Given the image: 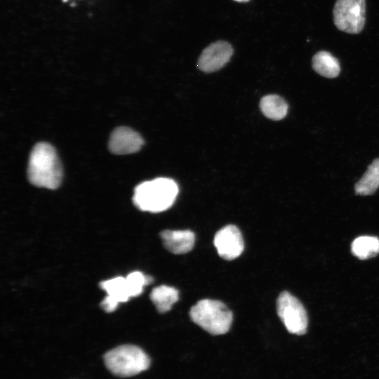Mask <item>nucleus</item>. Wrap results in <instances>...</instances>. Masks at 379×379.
<instances>
[{"instance_id":"obj_1","label":"nucleus","mask_w":379,"mask_h":379,"mask_svg":"<svg viewBox=\"0 0 379 379\" xmlns=\"http://www.w3.org/2000/svg\"><path fill=\"white\" fill-rule=\"evenodd\" d=\"M27 177L39 187L55 189L62 178V170L54 147L47 142L36 144L29 154Z\"/></svg>"},{"instance_id":"obj_10","label":"nucleus","mask_w":379,"mask_h":379,"mask_svg":"<svg viewBox=\"0 0 379 379\" xmlns=\"http://www.w3.org/2000/svg\"><path fill=\"white\" fill-rule=\"evenodd\" d=\"M160 237L165 248L174 254H184L190 251L195 241L194 234L188 230H166L161 232Z\"/></svg>"},{"instance_id":"obj_5","label":"nucleus","mask_w":379,"mask_h":379,"mask_svg":"<svg viewBox=\"0 0 379 379\" xmlns=\"http://www.w3.org/2000/svg\"><path fill=\"white\" fill-rule=\"evenodd\" d=\"M333 20L336 28L342 32L351 34L360 33L366 22V1L336 0Z\"/></svg>"},{"instance_id":"obj_4","label":"nucleus","mask_w":379,"mask_h":379,"mask_svg":"<svg viewBox=\"0 0 379 379\" xmlns=\"http://www.w3.org/2000/svg\"><path fill=\"white\" fill-rule=\"evenodd\" d=\"M192 321L212 335L227 333L233 315L229 308L216 300L204 299L197 302L190 311Z\"/></svg>"},{"instance_id":"obj_17","label":"nucleus","mask_w":379,"mask_h":379,"mask_svg":"<svg viewBox=\"0 0 379 379\" xmlns=\"http://www.w3.org/2000/svg\"><path fill=\"white\" fill-rule=\"evenodd\" d=\"M126 279L131 298L140 295L144 286L152 281V277L146 276L138 271L130 273L127 275Z\"/></svg>"},{"instance_id":"obj_11","label":"nucleus","mask_w":379,"mask_h":379,"mask_svg":"<svg viewBox=\"0 0 379 379\" xmlns=\"http://www.w3.org/2000/svg\"><path fill=\"white\" fill-rule=\"evenodd\" d=\"M312 67L317 74L329 79L337 77L340 72L338 60L326 51H318L313 55Z\"/></svg>"},{"instance_id":"obj_9","label":"nucleus","mask_w":379,"mask_h":379,"mask_svg":"<svg viewBox=\"0 0 379 379\" xmlns=\"http://www.w3.org/2000/svg\"><path fill=\"white\" fill-rule=\"evenodd\" d=\"M143 144L138 133L128 127H119L110 135L109 149L115 154H128L139 151Z\"/></svg>"},{"instance_id":"obj_16","label":"nucleus","mask_w":379,"mask_h":379,"mask_svg":"<svg viewBox=\"0 0 379 379\" xmlns=\"http://www.w3.org/2000/svg\"><path fill=\"white\" fill-rule=\"evenodd\" d=\"M100 287L107 296L119 303L126 302L131 298L126 277H117L105 280L100 283Z\"/></svg>"},{"instance_id":"obj_19","label":"nucleus","mask_w":379,"mask_h":379,"mask_svg":"<svg viewBox=\"0 0 379 379\" xmlns=\"http://www.w3.org/2000/svg\"><path fill=\"white\" fill-rule=\"evenodd\" d=\"M234 1H236L238 2H246V1H248V0H234Z\"/></svg>"},{"instance_id":"obj_8","label":"nucleus","mask_w":379,"mask_h":379,"mask_svg":"<svg viewBox=\"0 0 379 379\" xmlns=\"http://www.w3.org/2000/svg\"><path fill=\"white\" fill-rule=\"evenodd\" d=\"M233 53L232 46L223 41L211 44L200 55L198 68L204 72H213L221 69L230 60Z\"/></svg>"},{"instance_id":"obj_6","label":"nucleus","mask_w":379,"mask_h":379,"mask_svg":"<svg viewBox=\"0 0 379 379\" xmlns=\"http://www.w3.org/2000/svg\"><path fill=\"white\" fill-rule=\"evenodd\" d=\"M277 312L291 333L303 335L307 331L308 318L300 301L288 291L281 292L277 300Z\"/></svg>"},{"instance_id":"obj_13","label":"nucleus","mask_w":379,"mask_h":379,"mask_svg":"<svg viewBox=\"0 0 379 379\" xmlns=\"http://www.w3.org/2000/svg\"><path fill=\"white\" fill-rule=\"evenodd\" d=\"M379 187V158L368 166L363 177L355 184L354 190L359 195H371Z\"/></svg>"},{"instance_id":"obj_15","label":"nucleus","mask_w":379,"mask_h":379,"mask_svg":"<svg viewBox=\"0 0 379 379\" xmlns=\"http://www.w3.org/2000/svg\"><path fill=\"white\" fill-rule=\"evenodd\" d=\"M352 254L361 260L375 256L379 253V239L373 236H361L351 244Z\"/></svg>"},{"instance_id":"obj_3","label":"nucleus","mask_w":379,"mask_h":379,"mask_svg":"<svg viewBox=\"0 0 379 379\" xmlns=\"http://www.w3.org/2000/svg\"><path fill=\"white\" fill-rule=\"evenodd\" d=\"M104 362L112 373L122 378L139 374L150 364L147 354L133 345H122L112 349L105 354Z\"/></svg>"},{"instance_id":"obj_18","label":"nucleus","mask_w":379,"mask_h":379,"mask_svg":"<svg viewBox=\"0 0 379 379\" xmlns=\"http://www.w3.org/2000/svg\"><path fill=\"white\" fill-rule=\"evenodd\" d=\"M119 302L109 296H106L101 302V307L107 312H112L114 311Z\"/></svg>"},{"instance_id":"obj_2","label":"nucleus","mask_w":379,"mask_h":379,"mask_svg":"<svg viewBox=\"0 0 379 379\" xmlns=\"http://www.w3.org/2000/svg\"><path fill=\"white\" fill-rule=\"evenodd\" d=\"M178 194L177 183L168 178H158L139 184L134 190L133 201L143 211L162 212L169 208Z\"/></svg>"},{"instance_id":"obj_7","label":"nucleus","mask_w":379,"mask_h":379,"mask_svg":"<svg viewBox=\"0 0 379 379\" xmlns=\"http://www.w3.org/2000/svg\"><path fill=\"white\" fill-rule=\"evenodd\" d=\"M213 242L218 255L227 260L238 258L244 248L242 234L239 228L233 225H228L218 230Z\"/></svg>"},{"instance_id":"obj_12","label":"nucleus","mask_w":379,"mask_h":379,"mask_svg":"<svg viewBox=\"0 0 379 379\" xmlns=\"http://www.w3.org/2000/svg\"><path fill=\"white\" fill-rule=\"evenodd\" d=\"M150 299L157 310L161 313L168 312L179 299L178 291L171 286L161 285L152 289Z\"/></svg>"},{"instance_id":"obj_14","label":"nucleus","mask_w":379,"mask_h":379,"mask_svg":"<svg viewBox=\"0 0 379 379\" xmlns=\"http://www.w3.org/2000/svg\"><path fill=\"white\" fill-rule=\"evenodd\" d=\"M262 114L268 119L281 120L288 112V105L286 101L277 95H267L263 97L260 102Z\"/></svg>"}]
</instances>
